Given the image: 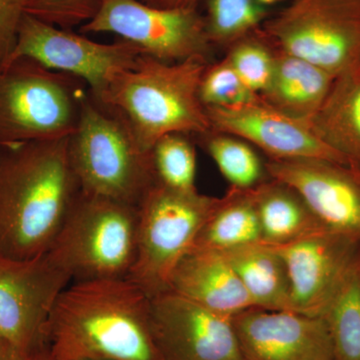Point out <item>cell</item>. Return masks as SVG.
Returning a JSON list of instances; mask_svg holds the SVG:
<instances>
[{"instance_id": "6da1fadb", "label": "cell", "mask_w": 360, "mask_h": 360, "mask_svg": "<svg viewBox=\"0 0 360 360\" xmlns=\"http://www.w3.org/2000/svg\"><path fill=\"white\" fill-rule=\"evenodd\" d=\"M45 347L53 360H161L150 297L129 278L72 281L52 310Z\"/></svg>"}, {"instance_id": "7a4b0ae2", "label": "cell", "mask_w": 360, "mask_h": 360, "mask_svg": "<svg viewBox=\"0 0 360 360\" xmlns=\"http://www.w3.org/2000/svg\"><path fill=\"white\" fill-rule=\"evenodd\" d=\"M68 137L0 146V257L51 250L80 187Z\"/></svg>"}, {"instance_id": "3957f363", "label": "cell", "mask_w": 360, "mask_h": 360, "mask_svg": "<svg viewBox=\"0 0 360 360\" xmlns=\"http://www.w3.org/2000/svg\"><path fill=\"white\" fill-rule=\"evenodd\" d=\"M210 61L195 56L165 63L141 54L134 68L115 71L96 97L124 115L146 150L167 134L201 136L212 130L200 98L201 77Z\"/></svg>"}, {"instance_id": "277c9868", "label": "cell", "mask_w": 360, "mask_h": 360, "mask_svg": "<svg viewBox=\"0 0 360 360\" xmlns=\"http://www.w3.org/2000/svg\"><path fill=\"white\" fill-rule=\"evenodd\" d=\"M68 150L84 193L139 207L158 182L151 150L142 148L120 110L90 90L77 129L68 137Z\"/></svg>"}, {"instance_id": "5b68a950", "label": "cell", "mask_w": 360, "mask_h": 360, "mask_svg": "<svg viewBox=\"0 0 360 360\" xmlns=\"http://www.w3.org/2000/svg\"><path fill=\"white\" fill-rule=\"evenodd\" d=\"M89 90L73 75L14 59L0 68V146L70 137Z\"/></svg>"}, {"instance_id": "8992f818", "label": "cell", "mask_w": 360, "mask_h": 360, "mask_svg": "<svg viewBox=\"0 0 360 360\" xmlns=\"http://www.w3.org/2000/svg\"><path fill=\"white\" fill-rule=\"evenodd\" d=\"M137 232V206L80 191L49 252L72 281L129 278Z\"/></svg>"}, {"instance_id": "52a82bcc", "label": "cell", "mask_w": 360, "mask_h": 360, "mask_svg": "<svg viewBox=\"0 0 360 360\" xmlns=\"http://www.w3.org/2000/svg\"><path fill=\"white\" fill-rule=\"evenodd\" d=\"M217 200L160 182L144 196L139 206L136 259L129 278L149 297L169 290L175 267L193 248Z\"/></svg>"}, {"instance_id": "ba28073f", "label": "cell", "mask_w": 360, "mask_h": 360, "mask_svg": "<svg viewBox=\"0 0 360 360\" xmlns=\"http://www.w3.org/2000/svg\"><path fill=\"white\" fill-rule=\"evenodd\" d=\"M262 30L277 51L333 77L360 65V0H290Z\"/></svg>"}, {"instance_id": "9c48e42d", "label": "cell", "mask_w": 360, "mask_h": 360, "mask_svg": "<svg viewBox=\"0 0 360 360\" xmlns=\"http://www.w3.org/2000/svg\"><path fill=\"white\" fill-rule=\"evenodd\" d=\"M82 33H113L165 63L200 56L212 60L214 49L207 37L205 18L198 6L158 7L141 0H103Z\"/></svg>"}, {"instance_id": "30bf717a", "label": "cell", "mask_w": 360, "mask_h": 360, "mask_svg": "<svg viewBox=\"0 0 360 360\" xmlns=\"http://www.w3.org/2000/svg\"><path fill=\"white\" fill-rule=\"evenodd\" d=\"M70 283L49 251L28 259L0 257V336L21 356L45 347L52 310Z\"/></svg>"}, {"instance_id": "8fae6325", "label": "cell", "mask_w": 360, "mask_h": 360, "mask_svg": "<svg viewBox=\"0 0 360 360\" xmlns=\"http://www.w3.org/2000/svg\"><path fill=\"white\" fill-rule=\"evenodd\" d=\"M141 54L127 40L99 44L25 13L8 63L16 58H32L49 70L84 80L90 91L99 96L110 75L134 68Z\"/></svg>"}, {"instance_id": "7c38bea8", "label": "cell", "mask_w": 360, "mask_h": 360, "mask_svg": "<svg viewBox=\"0 0 360 360\" xmlns=\"http://www.w3.org/2000/svg\"><path fill=\"white\" fill-rule=\"evenodd\" d=\"M274 248L288 269L292 311L309 316H323L360 262V239L328 229Z\"/></svg>"}, {"instance_id": "4fadbf2b", "label": "cell", "mask_w": 360, "mask_h": 360, "mask_svg": "<svg viewBox=\"0 0 360 360\" xmlns=\"http://www.w3.org/2000/svg\"><path fill=\"white\" fill-rule=\"evenodd\" d=\"M150 319L161 360L243 359L231 316L174 291L150 297Z\"/></svg>"}, {"instance_id": "5bb4252c", "label": "cell", "mask_w": 360, "mask_h": 360, "mask_svg": "<svg viewBox=\"0 0 360 360\" xmlns=\"http://www.w3.org/2000/svg\"><path fill=\"white\" fill-rule=\"evenodd\" d=\"M270 179L300 194L324 226L360 239V172L333 161L269 160Z\"/></svg>"}, {"instance_id": "9a60e30c", "label": "cell", "mask_w": 360, "mask_h": 360, "mask_svg": "<svg viewBox=\"0 0 360 360\" xmlns=\"http://www.w3.org/2000/svg\"><path fill=\"white\" fill-rule=\"evenodd\" d=\"M231 321L243 359L335 360L323 317L252 307Z\"/></svg>"}, {"instance_id": "2e32d148", "label": "cell", "mask_w": 360, "mask_h": 360, "mask_svg": "<svg viewBox=\"0 0 360 360\" xmlns=\"http://www.w3.org/2000/svg\"><path fill=\"white\" fill-rule=\"evenodd\" d=\"M212 130L238 136L257 146L269 160L314 158L347 165L314 134L309 122L274 110L262 98L231 108H205Z\"/></svg>"}, {"instance_id": "e0dca14e", "label": "cell", "mask_w": 360, "mask_h": 360, "mask_svg": "<svg viewBox=\"0 0 360 360\" xmlns=\"http://www.w3.org/2000/svg\"><path fill=\"white\" fill-rule=\"evenodd\" d=\"M169 290L231 317L255 307L236 271L217 251L189 250L175 267Z\"/></svg>"}, {"instance_id": "ac0fdd59", "label": "cell", "mask_w": 360, "mask_h": 360, "mask_svg": "<svg viewBox=\"0 0 360 360\" xmlns=\"http://www.w3.org/2000/svg\"><path fill=\"white\" fill-rule=\"evenodd\" d=\"M309 122L323 143L360 172V65L335 77Z\"/></svg>"}, {"instance_id": "d6986e66", "label": "cell", "mask_w": 360, "mask_h": 360, "mask_svg": "<svg viewBox=\"0 0 360 360\" xmlns=\"http://www.w3.org/2000/svg\"><path fill=\"white\" fill-rule=\"evenodd\" d=\"M335 77L304 59L276 49V65L260 98L274 110L309 122L328 96Z\"/></svg>"}, {"instance_id": "ffe728a7", "label": "cell", "mask_w": 360, "mask_h": 360, "mask_svg": "<svg viewBox=\"0 0 360 360\" xmlns=\"http://www.w3.org/2000/svg\"><path fill=\"white\" fill-rule=\"evenodd\" d=\"M221 253L236 271L253 307L292 311L288 269L274 246L253 243Z\"/></svg>"}, {"instance_id": "44dd1931", "label": "cell", "mask_w": 360, "mask_h": 360, "mask_svg": "<svg viewBox=\"0 0 360 360\" xmlns=\"http://www.w3.org/2000/svg\"><path fill=\"white\" fill-rule=\"evenodd\" d=\"M262 243L283 245L328 229L288 184L267 179L253 188Z\"/></svg>"}, {"instance_id": "7402d4cb", "label": "cell", "mask_w": 360, "mask_h": 360, "mask_svg": "<svg viewBox=\"0 0 360 360\" xmlns=\"http://www.w3.org/2000/svg\"><path fill=\"white\" fill-rule=\"evenodd\" d=\"M262 241L253 188L231 187L222 198H217L191 250L224 252Z\"/></svg>"}, {"instance_id": "603a6c76", "label": "cell", "mask_w": 360, "mask_h": 360, "mask_svg": "<svg viewBox=\"0 0 360 360\" xmlns=\"http://www.w3.org/2000/svg\"><path fill=\"white\" fill-rule=\"evenodd\" d=\"M194 139L212 158L231 187L255 188L269 179L265 162L243 139L214 130Z\"/></svg>"}, {"instance_id": "cb8c5ba5", "label": "cell", "mask_w": 360, "mask_h": 360, "mask_svg": "<svg viewBox=\"0 0 360 360\" xmlns=\"http://www.w3.org/2000/svg\"><path fill=\"white\" fill-rule=\"evenodd\" d=\"M206 33L213 49H224L262 28L269 8L258 0H205Z\"/></svg>"}, {"instance_id": "d4e9b609", "label": "cell", "mask_w": 360, "mask_h": 360, "mask_svg": "<svg viewBox=\"0 0 360 360\" xmlns=\"http://www.w3.org/2000/svg\"><path fill=\"white\" fill-rule=\"evenodd\" d=\"M335 360H360V262L323 314Z\"/></svg>"}, {"instance_id": "484cf974", "label": "cell", "mask_w": 360, "mask_h": 360, "mask_svg": "<svg viewBox=\"0 0 360 360\" xmlns=\"http://www.w3.org/2000/svg\"><path fill=\"white\" fill-rule=\"evenodd\" d=\"M193 139V135L170 134L155 142L151 148V158L160 184L175 191H198Z\"/></svg>"}, {"instance_id": "4316f807", "label": "cell", "mask_w": 360, "mask_h": 360, "mask_svg": "<svg viewBox=\"0 0 360 360\" xmlns=\"http://www.w3.org/2000/svg\"><path fill=\"white\" fill-rule=\"evenodd\" d=\"M225 58L255 94L260 96L269 86L276 65V49L262 28L229 46Z\"/></svg>"}, {"instance_id": "83f0119b", "label": "cell", "mask_w": 360, "mask_h": 360, "mask_svg": "<svg viewBox=\"0 0 360 360\" xmlns=\"http://www.w3.org/2000/svg\"><path fill=\"white\" fill-rule=\"evenodd\" d=\"M200 98L205 108H231L253 103L260 96L246 86L224 58L206 66L200 79Z\"/></svg>"}, {"instance_id": "f1b7e54d", "label": "cell", "mask_w": 360, "mask_h": 360, "mask_svg": "<svg viewBox=\"0 0 360 360\" xmlns=\"http://www.w3.org/2000/svg\"><path fill=\"white\" fill-rule=\"evenodd\" d=\"M103 0H32L28 14L63 30L82 26L96 16Z\"/></svg>"}, {"instance_id": "f546056e", "label": "cell", "mask_w": 360, "mask_h": 360, "mask_svg": "<svg viewBox=\"0 0 360 360\" xmlns=\"http://www.w3.org/2000/svg\"><path fill=\"white\" fill-rule=\"evenodd\" d=\"M32 0H0V68H6L18 40V28Z\"/></svg>"}, {"instance_id": "4dcf8cb0", "label": "cell", "mask_w": 360, "mask_h": 360, "mask_svg": "<svg viewBox=\"0 0 360 360\" xmlns=\"http://www.w3.org/2000/svg\"><path fill=\"white\" fill-rule=\"evenodd\" d=\"M200 1V0H155V6L167 7V8L198 6Z\"/></svg>"}, {"instance_id": "1f68e13d", "label": "cell", "mask_w": 360, "mask_h": 360, "mask_svg": "<svg viewBox=\"0 0 360 360\" xmlns=\"http://www.w3.org/2000/svg\"><path fill=\"white\" fill-rule=\"evenodd\" d=\"M25 357L18 354L4 338L0 336V360H22Z\"/></svg>"}, {"instance_id": "d6a6232c", "label": "cell", "mask_w": 360, "mask_h": 360, "mask_svg": "<svg viewBox=\"0 0 360 360\" xmlns=\"http://www.w3.org/2000/svg\"><path fill=\"white\" fill-rule=\"evenodd\" d=\"M22 360H53L49 354V350L46 347L40 348L37 352H32V354H28Z\"/></svg>"}, {"instance_id": "836d02e7", "label": "cell", "mask_w": 360, "mask_h": 360, "mask_svg": "<svg viewBox=\"0 0 360 360\" xmlns=\"http://www.w3.org/2000/svg\"><path fill=\"white\" fill-rule=\"evenodd\" d=\"M260 4L269 8L270 6H274L277 2L281 1V0H258Z\"/></svg>"}, {"instance_id": "e575fe53", "label": "cell", "mask_w": 360, "mask_h": 360, "mask_svg": "<svg viewBox=\"0 0 360 360\" xmlns=\"http://www.w3.org/2000/svg\"><path fill=\"white\" fill-rule=\"evenodd\" d=\"M141 1L144 2V4H149V6H155V0H141Z\"/></svg>"}, {"instance_id": "d590c367", "label": "cell", "mask_w": 360, "mask_h": 360, "mask_svg": "<svg viewBox=\"0 0 360 360\" xmlns=\"http://www.w3.org/2000/svg\"><path fill=\"white\" fill-rule=\"evenodd\" d=\"M238 360H245V359H238Z\"/></svg>"}]
</instances>
